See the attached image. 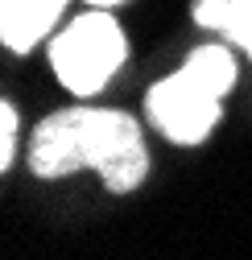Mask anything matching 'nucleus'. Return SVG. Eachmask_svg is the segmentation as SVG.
Here are the masks:
<instances>
[{
  "label": "nucleus",
  "mask_w": 252,
  "mask_h": 260,
  "mask_svg": "<svg viewBox=\"0 0 252 260\" xmlns=\"http://www.w3.org/2000/svg\"><path fill=\"white\" fill-rule=\"evenodd\" d=\"M129 58L124 29L108 17V9H91L75 17L62 34L50 42V67L62 87L75 95H96L112 83V75Z\"/></svg>",
  "instance_id": "nucleus-1"
},
{
  "label": "nucleus",
  "mask_w": 252,
  "mask_h": 260,
  "mask_svg": "<svg viewBox=\"0 0 252 260\" xmlns=\"http://www.w3.org/2000/svg\"><path fill=\"white\" fill-rule=\"evenodd\" d=\"M83 145H87V170H96L108 182V190L129 194L145 182L149 153L133 116L112 108H83Z\"/></svg>",
  "instance_id": "nucleus-2"
},
{
  "label": "nucleus",
  "mask_w": 252,
  "mask_h": 260,
  "mask_svg": "<svg viewBox=\"0 0 252 260\" xmlns=\"http://www.w3.org/2000/svg\"><path fill=\"white\" fill-rule=\"evenodd\" d=\"M219 108H224V95L207 91L186 71L162 79L149 91V100H145V112H149L153 128L162 137H170L174 145H199V141H207L215 133V124H219Z\"/></svg>",
  "instance_id": "nucleus-3"
},
{
  "label": "nucleus",
  "mask_w": 252,
  "mask_h": 260,
  "mask_svg": "<svg viewBox=\"0 0 252 260\" xmlns=\"http://www.w3.org/2000/svg\"><path fill=\"white\" fill-rule=\"evenodd\" d=\"M29 170L38 178H71L87 170V145H83V108L58 112L34 128L29 141Z\"/></svg>",
  "instance_id": "nucleus-4"
},
{
  "label": "nucleus",
  "mask_w": 252,
  "mask_h": 260,
  "mask_svg": "<svg viewBox=\"0 0 252 260\" xmlns=\"http://www.w3.org/2000/svg\"><path fill=\"white\" fill-rule=\"evenodd\" d=\"M67 0H0V42L13 54H29L54 34Z\"/></svg>",
  "instance_id": "nucleus-5"
},
{
  "label": "nucleus",
  "mask_w": 252,
  "mask_h": 260,
  "mask_svg": "<svg viewBox=\"0 0 252 260\" xmlns=\"http://www.w3.org/2000/svg\"><path fill=\"white\" fill-rule=\"evenodd\" d=\"M182 71L191 75L195 83H203L207 91L228 95L232 83H236V58H232L224 46H203V50H195L191 58L182 62Z\"/></svg>",
  "instance_id": "nucleus-6"
},
{
  "label": "nucleus",
  "mask_w": 252,
  "mask_h": 260,
  "mask_svg": "<svg viewBox=\"0 0 252 260\" xmlns=\"http://www.w3.org/2000/svg\"><path fill=\"white\" fill-rule=\"evenodd\" d=\"M17 112H13V104H5L0 108V170H9L13 166V157H17Z\"/></svg>",
  "instance_id": "nucleus-7"
},
{
  "label": "nucleus",
  "mask_w": 252,
  "mask_h": 260,
  "mask_svg": "<svg viewBox=\"0 0 252 260\" xmlns=\"http://www.w3.org/2000/svg\"><path fill=\"white\" fill-rule=\"evenodd\" d=\"M228 17H232V0H199L195 5V21L207 29H228Z\"/></svg>",
  "instance_id": "nucleus-8"
},
{
  "label": "nucleus",
  "mask_w": 252,
  "mask_h": 260,
  "mask_svg": "<svg viewBox=\"0 0 252 260\" xmlns=\"http://www.w3.org/2000/svg\"><path fill=\"white\" fill-rule=\"evenodd\" d=\"M91 9H116V5H124V0H87Z\"/></svg>",
  "instance_id": "nucleus-9"
}]
</instances>
